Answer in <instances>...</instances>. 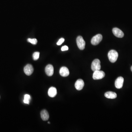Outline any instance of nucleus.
Masks as SVG:
<instances>
[{"mask_svg":"<svg viewBox=\"0 0 132 132\" xmlns=\"http://www.w3.org/2000/svg\"><path fill=\"white\" fill-rule=\"evenodd\" d=\"M118 53L115 50H111L108 53V57L109 61L112 63L116 61L118 57Z\"/></svg>","mask_w":132,"mask_h":132,"instance_id":"obj_1","label":"nucleus"},{"mask_svg":"<svg viewBox=\"0 0 132 132\" xmlns=\"http://www.w3.org/2000/svg\"><path fill=\"white\" fill-rule=\"evenodd\" d=\"M105 73L104 72L100 70L94 71L93 77L94 80H99L102 79L105 76Z\"/></svg>","mask_w":132,"mask_h":132,"instance_id":"obj_2","label":"nucleus"},{"mask_svg":"<svg viewBox=\"0 0 132 132\" xmlns=\"http://www.w3.org/2000/svg\"><path fill=\"white\" fill-rule=\"evenodd\" d=\"M77 44L78 48L81 50L85 49L86 42L83 38L81 36H78L76 39Z\"/></svg>","mask_w":132,"mask_h":132,"instance_id":"obj_3","label":"nucleus"},{"mask_svg":"<svg viewBox=\"0 0 132 132\" xmlns=\"http://www.w3.org/2000/svg\"><path fill=\"white\" fill-rule=\"evenodd\" d=\"M100 60L98 59H96L93 61L91 64V69L93 71L100 70L101 68Z\"/></svg>","mask_w":132,"mask_h":132,"instance_id":"obj_4","label":"nucleus"},{"mask_svg":"<svg viewBox=\"0 0 132 132\" xmlns=\"http://www.w3.org/2000/svg\"><path fill=\"white\" fill-rule=\"evenodd\" d=\"M102 39V36L98 34L94 36L91 40V43L93 45H97L100 43Z\"/></svg>","mask_w":132,"mask_h":132,"instance_id":"obj_5","label":"nucleus"},{"mask_svg":"<svg viewBox=\"0 0 132 132\" xmlns=\"http://www.w3.org/2000/svg\"><path fill=\"white\" fill-rule=\"evenodd\" d=\"M124 81V79L122 77H119L117 78L115 82V86L117 89H120L123 87Z\"/></svg>","mask_w":132,"mask_h":132,"instance_id":"obj_6","label":"nucleus"},{"mask_svg":"<svg viewBox=\"0 0 132 132\" xmlns=\"http://www.w3.org/2000/svg\"><path fill=\"white\" fill-rule=\"evenodd\" d=\"M23 70L25 74L28 76H30L33 73L34 69L31 65L28 64L25 66Z\"/></svg>","mask_w":132,"mask_h":132,"instance_id":"obj_7","label":"nucleus"},{"mask_svg":"<svg viewBox=\"0 0 132 132\" xmlns=\"http://www.w3.org/2000/svg\"><path fill=\"white\" fill-rule=\"evenodd\" d=\"M112 32L115 36L119 38H122L124 36V34L122 31L119 28H113Z\"/></svg>","mask_w":132,"mask_h":132,"instance_id":"obj_8","label":"nucleus"},{"mask_svg":"<svg viewBox=\"0 0 132 132\" xmlns=\"http://www.w3.org/2000/svg\"><path fill=\"white\" fill-rule=\"evenodd\" d=\"M85 83L83 80L79 79L76 81L75 83V87L77 90H81L83 89Z\"/></svg>","mask_w":132,"mask_h":132,"instance_id":"obj_9","label":"nucleus"},{"mask_svg":"<svg viewBox=\"0 0 132 132\" xmlns=\"http://www.w3.org/2000/svg\"><path fill=\"white\" fill-rule=\"evenodd\" d=\"M45 72L47 76H51L54 73V68L51 64L48 65L45 68Z\"/></svg>","mask_w":132,"mask_h":132,"instance_id":"obj_10","label":"nucleus"},{"mask_svg":"<svg viewBox=\"0 0 132 132\" xmlns=\"http://www.w3.org/2000/svg\"><path fill=\"white\" fill-rule=\"evenodd\" d=\"M60 74L62 77H67L69 74V70L68 68L65 66L61 67L60 70Z\"/></svg>","mask_w":132,"mask_h":132,"instance_id":"obj_11","label":"nucleus"},{"mask_svg":"<svg viewBox=\"0 0 132 132\" xmlns=\"http://www.w3.org/2000/svg\"><path fill=\"white\" fill-rule=\"evenodd\" d=\"M48 94L49 97L51 98L55 97L57 94V90L55 87H51L48 90Z\"/></svg>","mask_w":132,"mask_h":132,"instance_id":"obj_12","label":"nucleus"},{"mask_svg":"<svg viewBox=\"0 0 132 132\" xmlns=\"http://www.w3.org/2000/svg\"><path fill=\"white\" fill-rule=\"evenodd\" d=\"M40 115H41V118L43 120L47 121L49 119V114L46 110H43L40 113Z\"/></svg>","mask_w":132,"mask_h":132,"instance_id":"obj_13","label":"nucleus"},{"mask_svg":"<svg viewBox=\"0 0 132 132\" xmlns=\"http://www.w3.org/2000/svg\"><path fill=\"white\" fill-rule=\"evenodd\" d=\"M105 96L108 98L113 99H115L116 98L117 95V94L115 92L108 91V92H106L105 93Z\"/></svg>","mask_w":132,"mask_h":132,"instance_id":"obj_14","label":"nucleus"},{"mask_svg":"<svg viewBox=\"0 0 132 132\" xmlns=\"http://www.w3.org/2000/svg\"><path fill=\"white\" fill-rule=\"evenodd\" d=\"M40 53L39 52H35L33 54V58L34 60H37L39 57Z\"/></svg>","mask_w":132,"mask_h":132,"instance_id":"obj_15","label":"nucleus"},{"mask_svg":"<svg viewBox=\"0 0 132 132\" xmlns=\"http://www.w3.org/2000/svg\"><path fill=\"white\" fill-rule=\"evenodd\" d=\"M29 42L31 43V44H36L38 42L37 40L36 39H28L27 40Z\"/></svg>","mask_w":132,"mask_h":132,"instance_id":"obj_16","label":"nucleus"},{"mask_svg":"<svg viewBox=\"0 0 132 132\" xmlns=\"http://www.w3.org/2000/svg\"><path fill=\"white\" fill-rule=\"evenodd\" d=\"M65 39H64L63 38H61L59 40V41L57 42V45H61V44L64 42Z\"/></svg>","mask_w":132,"mask_h":132,"instance_id":"obj_17","label":"nucleus"},{"mask_svg":"<svg viewBox=\"0 0 132 132\" xmlns=\"http://www.w3.org/2000/svg\"><path fill=\"white\" fill-rule=\"evenodd\" d=\"M61 50L62 51L68 50V47L66 46H64L62 47Z\"/></svg>","mask_w":132,"mask_h":132,"instance_id":"obj_18","label":"nucleus"},{"mask_svg":"<svg viewBox=\"0 0 132 132\" xmlns=\"http://www.w3.org/2000/svg\"><path fill=\"white\" fill-rule=\"evenodd\" d=\"M30 100L29 99H27L24 98V100H23V102L25 103H26V104H29L30 103Z\"/></svg>","mask_w":132,"mask_h":132,"instance_id":"obj_19","label":"nucleus"},{"mask_svg":"<svg viewBox=\"0 0 132 132\" xmlns=\"http://www.w3.org/2000/svg\"><path fill=\"white\" fill-rule=\"evenodd\" d=\"M24 98L30 100L31 99L30 96L28 94H25L24 96Z\"/></svg>","mask_w":132,"mask_h":132,"instance_id":"obj_20","label":"nucleus"},{"mask_svg":"<svg viewBox=\"0 0 132 132\" xmlns=\"http://www.w3.org/2000/svg\"><path fill=\"white\" fill-rule=\"evenodd\" d=\"M131 70L132 72V66H131Z\"/></svg>","mask_w":132,"mask_h":132,"instance_id":"obj_21","label":"nucleus"},{"mask_svg":"<svg viewBox=\"0 0 132 132\" xmlns=\"http://www.w3.org/2000/svg\"><path fill=\"white\" fill-rule=\"evenodd\" d=\"M48 124H50V122H48Z\"/></svg>","mask_w":132,"mask_h":132,"instance_id":"obj_22","label":"nucleus"}]
</instances>
